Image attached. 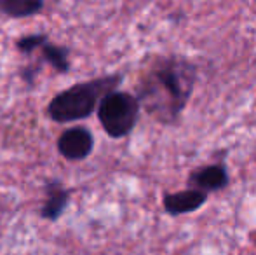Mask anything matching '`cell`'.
Here are the masks:
<instances>
[{"label": "cell", "instance_id": "obj_1", "mask_svg": "<svg viewBox=\"0 0 256 255\" xmlns=\"http://www.w3.org/2000/svg\"><path fill=\"white\" fill-rule=\"evenodd\" d=\"M199 68L182 55H158L142 70L136 84L142 109L162 126H176L196 91Z\"/></svg>", "mask_w": 256, "mask_h": 255}, {"label": "cell", "instance_id": "obj_2", "mask_svg": "<svg viewBox=\"0 0 256 255\" xmlns=\"http://www.w3.org/2000/svg\"><path fill=\"white\" fill-rule=\"evenodd\" d=\"M124 81L122 74H108L70 86L52 96L48 103V117L58 124L88 119L98 110L100 103L108 93L115 91Z\"/></svg>", "mask_w": 256, "mask_h": 255}, {"label": "cell", "instance_id": "obj_3", "mask_svg": "<svg viewBox=\"0 0 256 255\" xmlns=\"http://www.w3.org/2000/svg\"><path fill=\"white\" fill-rule=\"evenodd\" d=\"M140 112L142 103L138 96L129 91L115 89L108 93L100 103L98 121L110 138L118 140L131 135L140 119Z\"/></svg>", "mask_w": 256, "mask_h": 255}, {"label": "cell", "instance_id": "obj_4", "mask_svg": "<svg viewBox=\"0 0 256 255\" xmlns=\"http://www.w3.org/2000/svg\"><path fill=\"white\" fill-rule=\"evenodd\" d=\"M56 147L61 157L66 161H82L91 156L94 149V136L86 126H72L61 133Z\"/></svg>", "mask_w": 256, "mask_h": 255}, {"label": "cell", "instance_id": "obj_5", "mask_svg": "<svg viewBox=\"0 0 256 255\" xmlns=\"http://www.w3.org/2000/svg\"><path fill=\"white\" fill-rule=\"evenodd\" d=\"M230 184L228 170L223 163H211L204 166L194 168L186 177V185L192 189H199L208 194L220 192Z\"/></svg>", "mask_w": 256, "mask_h": 255}, {"label": "cell", "instance_id": "obj_6", "mask_svg": "<svg viewBox=\"0 0 256 255\" xmlns=\"http://www.w3.org/2000/svg\"><path fill=\"white\" fill-rule=\"evenodd\" d=\"M209 199V194L199 189L186 187L178 192H166L162 196V208L171 217H182L200 210Z\"/></svg>", "mask_w": 256, "mask_h": 255}, {"label": "cell", "instance_id": "obj_7", "mask_svg": "<svg viewBox=\"0 0 256 255\" xmlns=\"http://www.w3.org/2000/svg\"><path fill=\"white\" fill-rule=\"evenodd\" d=\"M44 194H46V199L42 203L40 210H38L40 218L49 222L60 220L61 215L64 213V210L70 204L72 189L64 187L60 180H48L44 185Z\"/></svg>", "mask_w": 256, "mask_h": 255}, {"label": "cell", "instance_id": "obj_8", "mask_svg": "<svg viewBox=\"0 0 256 255\" xmlns=\"http://www.w3.org/2000/svg\"><path fill=\"white\" fill-rule=\"evenodd\" d=\"M44 0H0V14L14 20L37 16L44 11Z\"/></svg>", "mask_w": 256, "mask_h": 255}, {"label": "cell", "instance_id": "obj_9", "mask_svg": "<svg viewBox=\"0 0 256 255\" xmlns=\"http://www.w3.org/2000/svg\"><path fill=\"white\" fill-rule=\"evenodd\" d=\"M40 53H42L40 56L42 62L51 65L56 72H60V74H68L70 72L72 63H70V49L68 48L48 42V44L42 46Z\"/></svg>", "mask_w": 256, "mask_h": 255}, {"label": "cell", "instance_id": "obj_10", "mask_svg": "<svg viewBox=\"0 0 256 255\" xmlns=\"http://www.w3.org/2000/svg\"><path fill=\"white\" fill-rule=\"evenodd\" d=\"M49 37L46 34H30V35H24V37L18 39L16 41V49L24 56H30L34 55V51L37 49H42V46L48 44Z\"/></svg>", "mask_w": 256, "mask_h": 255}, {"label": "cell", "instance_id": "obj_11", "mask_svg": "<svg viewBox=\"0 0 256 255\" xmlns=\"http://www.w3.org/2000/svg\"><path fill=\"white\" fill-rule=\"evenodd\" d=\"M42 65H44L42 60H37V62L26 65V67L21 70V79H23L28 86H34L35 84V77H37V74L42 70Z\"/></svg>", "mask_w": 256, "mask_h": 255}]
</instances>
